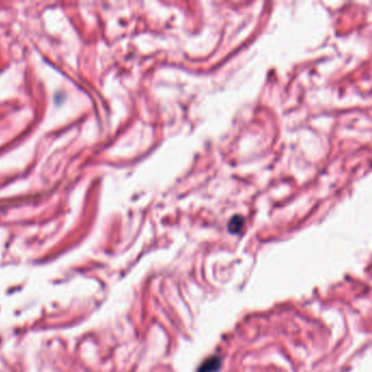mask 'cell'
I'll return each instance as SVG.
<instances>
[{"mask_svg":"<svg viewBox=\"0 0 372 372\" xmlns=\"http://www.w3.org/2000/svg\"><path fill=\"white\" fill-rule=\"evenodd\" d=\"M221 367V359L217 357H212L201 366L199 372H216Z\"/></svg>","mask_w":372,"mask_h":372,"instance_id":"1","label":"cell"},{"mask_svg":"<svg viewBox=\"0 0 372 372\" xmlns=\"http://www.w3.org/2000/svg\"><path fill=\"white\" fill-rule=\"evenodd\" d=\"M243 223H244V218L241 216H234L232 220L229 221L228 224V229L230 233H239V230L243 227Z\"/></svg>","mask_w":372,"mask_h":372,"instance_id":"2","label":"cell"}]
</instances>
